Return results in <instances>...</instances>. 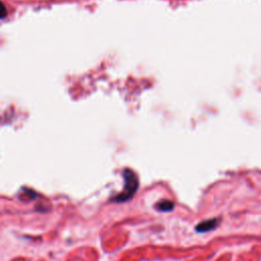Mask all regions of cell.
I'll use <instances>...</instances> for the list:
<instances>
[{"label": "cell", "instance_id": "6da1fadb", "mask_svg": "<svg viewBox=\"0 0 261 261\" xmlns=\"http://www.w3.org/2000/svg\"><path fill=\"white\" fill-rule=\"evenodd\" d=\"M123 178H124V188L123 191L120 193V194L115 198L116 202H124L131 199L139 186L137 176L135 175L133 171L126 169V171L123 172Z\"/></svg>", "mask_w": 261, "mask_h": 261}, {"label": "cell", "instance_id": "3957f363", "mask_svg": "<svg viewBox=\"0 0 261 261\" xmlns=\"http://www.w3.org/2000/svg\"><path fill=\"white\" fill-rule=\"evenodd\" d=\"M173 208H174V202L169 200H162L156 204V209L160 211L166 212V211H171Z\"/></svg>", "mask_w": 261, "mask_h": 261}, {"label": "cell", "instance_id": "7a4b0ae2", "mask_svg": "<svg viewBox=\"0 0 261 261\" xmlns=\"http://www.w3.org/2000/svg\"><path fill=\"white\" fill-rule=\"evenodd\" d=\"M219 222H220L219 219H213V220L205 221H203V222L199 223V224L196 226V231H197V232H200V233H206V232H209V231L214 230L215 228H217L218 224H219Z\"/></svg>", "mask_w": 261, "mask_h": 261}]
</instances>
